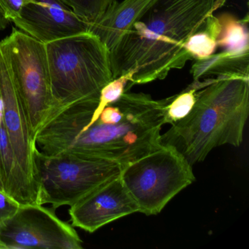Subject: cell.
Listing matches in <instances>:
<instances>
[{"label": "cell", "mask_w": 249, "mask_h": 249, "mask_svg": "<svg viewBox=\"0 0 249 249\" xmlns=\"http://www.w3.org/2000/svg\"><path fill=\"white\" fill-rule=\"evenodd\" d=\"M166 99L126 92L105 105L100 95L56 107L36 136L48 156L71 154L129 164L161 146Z\"/></svg>", "instance_id": "obj_1"}, {"label": "cell", "mask_w": 249, "mask_h": 249, "mask_svg": "<svg viewBox=\"0 0 249 249\" xmlns=\"http://www.w3.org/2000/svg\"><path fill=\"white\" fill-rule=\"evenodd\" d=\"M219 0H151L109 51L113 78L135 84L163 80L193 59L188 39L221 8Z\"/></svg>", "instance_id": "obj_2"}, {"label": "cell", "mask_w": 249, "mask_h": 249, "mask_svg": "<svg viewBox=\"0 0 249 249\" xmlns=\"http://www.w3.org/2000/svg\"><path fill=\"white\" fill-rule=\"evenodd\" d=\"M196 103L183 120L161 135V145H171L192 165L203 161L216 147H239L249 116V78L204 79Z\"/></svg>", "instance_id": "obj_3"}, {"label": "cell", "mask_w": 249, "mask_h": 249, "mask_svg": "<svg viewBox=\"0 0 249 249\" xmlns=\"http://www.w3.org/2000/svg\"><path fill=\"white\" fill-rule=\"evenodd\" d=\"M46 48L54 109L100 95L113 79L109 50L91 32L51 42Z\"/></svg>", "instance_id": "obj_4"}, {"label": "cell", "mask_w": 249, "mask_h": 249, "mask_svg": "<svg viewBox=\"0 0 249 249\" xmlns=\"http://www.w3.org/2000/svg\"><path fill=\"white\" fill-rule=\"evenodd\" d=\"M24 110L30 132L36 136L55 107L51 87L46 44L21 30L13 29L0 42Z\"/></svg>", "instance_id": "obj_5"}, {"label": "cell", "mask_w": 249, "mask_h": 249, "mask_svg": "<svg viewBox=\"0 0 249 249\" xmlns=\"http://www.w3.org/2000/svg\"><path fill=\"white\" fill-rule=\"evenodd\" d=\"M120 177L139 213L146 215L160 213L196 180L192 164L174 147L167 145L122 166Z\"/></svg>", "instance_id": "obj_6"}, {"label": "cell", "mask_w": 249, "mask_h": 249, "mask_svg": "<svg viewBox=\"0 0 249 249\" xmlns=\"http://www.w3.org/2000/svg\"><path fill=\"white\" fill-rule=\"evenodd\" d=\"M37 204L71 207L107 180L119 176L122 165L71 154H37Z\"/></svg>", "instance_id": "obj_7"}, {"label": "cell", "mask_w": 249, "mask_h": 249, "mask_svg": "<svg viewBox=\"0 0 249 249\" xmlns=\"http://www.w3.org/2000/svg\"><path fill=\"white\" fill-rule=\"evenodd\" d=\"M82 243L72 224L37 203L20 205L0 224V249H81Z\"/></svg>", "instance_id": "obj_8"}, {"label": "cell", "mask_w": 249, "mask_h": 249, "mask_svg": "<svg viewBox=\"0 0 249 249\" xmlns=\"http://www.w3.org/2000/svg\"><path fill=\"white\" fill-rule=\"evenodd\" d=\"M138 212V205L125 187L120 175L87 194L69 209L72 226L89 233Z\"/></svg>", "instance_id": "obj_9"}, {"label": "cell", "mask_w": 249, "mask_h": 249, "mask_svg": "<svg viewBox=\"0 0 249 249\" xmlns=\"http://www.w3.org/2000/svg\"><path fill=\"white\" fill-rule=\"evenodd\" d=\"M0 98L3 107V124L11 146L36 194L37 192L36 141L30 132L27 113L14 84L8 65L0 51Z\"/></svg>", "instance_id": "obj_10"}, {"label": "cell", "mask_w": 249, "mask_h": 249, "mask_svg": "<svg viewBox=\"0 0 249 249\" xmlns=\"http://www.w3.org/2000/svg\"><path fill=\"white\" fill-rule=\"evenodd\" d=\"M12 22L45 44L89 33L91 29V22L83 19L60 0H32Z\"/></svg>", "instance_id": "obj_11"}, {"label": "cell", "mask_w": 249, "mask_h": 249, "mask_svg": "<svg viewBox=\"0 0 249 249\" xmlns=\"http://www.w3.org/2000/svg\"><path fill=\"white\" fill-rule=\"evenodd\" d=\"M0 181L4 192L20 205L37 203V194L16 157L3 120L0 122Z\"/></svg>", "instance_id": "obj_12"}, {"label": "cell", "mask_w": 249, "mask_h": 249, "mask_svg": "<svg viewBox=\"0 0 249 249\" xmlns=\"http://www.w3.org/2000/svg\"><path fill=\"white\" fill-rule=\"evenodd\" d=\"M151 0H124L116 2L96 22H91L90 32L96 35L109 51L130 27Z\"/></svg>", "instance_id": "obj_13"}, {"label": "cell", "mask_w": 249, "mask_h": 249, "mask_svg": "<svg viewBox=\"0 0 249 249\" xmlns=\"http://www.w3.org/2000/svg\"><path fill=\"white\" fill-rule=\"evenodd\" d=\"M191 74L194 81L222 77L249 78V53L232 55L224 52L196 59Z\"/></svg>", "instance_id": "obj_14"}, {"label": "cell", "mask_w": 249, "mask_h": 249, "mask_svg": "<svg viewBox=\"0 0 249 249\" xmlns=\"http://www.w3.org/2000/svg\"><path fill=\"white\" fill-rule=\"evenodd\" d=\"M220 23V33L217 38L218 46L232 55L249 53V17L239 20L230 14L217 17Z\"/></svg>", "instance_id": "obj_15"}, {"label": "cell", "mask_w": 249, "mask_h": 249, "mask_svg": "<svg viewBox=\"0 0 249 249\" xmlns=\"http://www.w3.org/2000/svg\"><path fill=\"white\" fill-rule=\"evenodd\" d=\"M219 33V21L211 14L205 24L188 39L185 49L193 59L208 57L215 53L218 47L217 38Z\"/></svg>", "instance_id": "obj_16"}, {"label": "cell", "mask_w": 249, "mask_h": 249, "mask_svg": "<svg viewBox=\"0 0 249 249\" xmlns=\"http://www.w3.org/2000/svg\"><path fill=\"white\" fill-rule=\"evenodd\" d=\"M204 84V81H194L193 84L178 94L166 98L164 124H174L183 120L191 113L196 103V91L202 88Z\"/></svg>", "instance_id": "obj_17"}, {"label": "cell", "mask_w": 249, "mask_h": 249, "mask_svg": "<svg viewBox=\"0 0 249 249\" xmlns=\"http://www.w3.org/2000/svg\"><path fill=\"white\" fill-rule=\"evenodd\" d=\"M83 19L94 23L99 21L117 0H60Z\"/></svg>", "instance_id": "obj_18"}, {"label": "cell", "mask_w": 249, "mask_h": 249, "mask_svg": "<svg viewBox=\"0 0 249 249\" xmlns=\"http://www.w3.org/2000/svg\"><path fill=\"white\" fill-rule=\"evenodd\" d=\"M20 204L8 196L5 192L0 191V224L12 217L18 211Z\"/></svg>", "instance_id": "obj_19"}, {"label": "cell", "mask_w": 249, "mask_h": 249, "mask_svg": "<svg viewBox=\"0 0 249 249\" xmlns=\"http://www.w3.org/2000/svg\"><path fill=\"white\" fill-rule=\"evenodd\" d=\"M32 0H0V6L5 12L6 18L12 22L19 17L24 5Z\"/></svg>", "instance_id": "obj_20"}, {"label": "cell", "mask_w": 249, "mask_h": 249, "mask_svg": "<svg viewBox=\"0 0 249 249\" xmlns=\"http://www.w3.org/2000/svg\"><path fill=\"white\" fill-rule=\"evenodd\" d=\"M9 23V20L6 18L5 12H4L1 6H0V31L5 30L8 27Z\"/></svg>", "instance_id": "obj_21"}, {"label": "cell", "mask_w": 249, "mask_h": 249, "mask_svg": "<svg viewBox=\"0 0 249 249\" xmlns=\"http://www.w3.org/2000/svg\"><path fill=\"white\" fill-rule=\"evenodd\" d=\"M226 1H227V0H220V4H221V6L224 5V3H225Z\"/></svg>", "instance_id": "obj_22"}, {"label": "cell", "mask_w": 249, "mask_h": 249, "mask_svg": "<svg viewBox=\"0 0 249 249\" xmlns=\"http://www.w3.org/2000/svg\"><path fill=\"white\" fill-rule=\"evenodd\" d=\"M0 191H2V192H4L3 188H2V183H1V181H0Z\"/></svg>", "instance_id": "obj_23"}]
</instances>
